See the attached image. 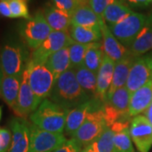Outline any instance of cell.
<instances>
[{
    "mask_svg": "<svg viewBox=\"0 0 152 152\" xmlns=\"http://www.w3.org/2000/svg\"><path fill=\"white\" fill-rule=\"evenodd\" d=\"M49 97L69 111L91 99L80 86L73 69L64 72L56 80Z\"/></svg>",
    "mask_w": 152,
    "mask_h": 152,
    "instance_id": "6da1fadb",
    "label": "cell"
},
{
    "mask_svg": "<svg viewBox=\"0 0 152 152\" xmlns=\"http://www.w3.org/2000/svg\"><path fill=\"white\" fill-rule=\"evenodd\" d=\"M68 113L69 110H66L51 100L45 99L30 116V120L31 124L41 129L63 134Z\"/></svg>",
    "mask_w": 152,
    "mask_h": 152,
    "instance_id": "7a4b0ae2",
    "label": "cell"
},
{
    "mask_svg": "<svg viewBox=\"0 0 152 152\" xmlns=\"http://www.w3.org/2000/svg\"><path fill=\"white\" fill-rule=\"evenodd\" d=\"M30 59L27 46L20 41H9L0 51V65L6 75L22 76Z\"/></svg>",
    "mask_w": 152,
    "mask_h": 152,
    "instance_id": "3957f363",
    "label": "cell"
},
{
    "mask_svg": "<svg viewBox=\"0 0 152 152\" xmlns=\"http://www.w3.org/2000/svg\"><path fill=\"white\" fill-rule=\"evenodd\" d=\"M20 35L22 42L28 48L35 50L40 47L53 31L42 11H37L32 17L20 25Z\"/></svg>",
    "mask_w": 152,
    "mask_h": 152,
    "instance_id": "277c9868",
    "label": "cell"
},
{
    "mask_svg": "<svg viewBox=\"0 0 152 152\" xmlns=\"http://www.w3.org/2000/svg\"><path fill=\"white\" fill-rule=\"evenodd\" d=\"M26 69L30 86L38 99L42 102L52 93L56 81L54 76L45 63L30 59Z\"/></svg>",
    "mask_w": 152,
    "mask_h": 152,
    "instance_id": "5b68a950",
    "label": "cell"
},
{
    "mask_svg": "<svg viewBox=\"0 0 152 152\" xmlns=\"http://www.w3.org/2000/svg\"><path fill=\"white\" fill-rule=\"evenodd\" d=\"M148 19L149 15L133 12L118 24L108 27L114 37L129 48L145 26Z\"/></svg>",
    "mask_w": 152,
    "mask_h": 152,
    "instance_id": "8992f818",
    "label": "cell"
},
{
    "mask_svg": "<svg viewBox=\"0 0 152 152\" xmlns=\"http://www.w3.org/2000/svg\"><path fill=\"white\" fill-rule=\"evenodd\" d=\"M107 126L102 108L90 114L72 138L79 142L84 149L96 141Z\"/></svg>",
    "mask_w": 152,
    "mask_h": 152,
    "instance_id": "52a82bcc",
    "label": "cell"
},
{
    "mask_svg": "<svg viewBox=\"0 0 152 152\" xmlns=\"http://www.w3.org/2000/svg\"><path fill=\"white\" fill-rule=\"evenodd\" d=\"M66 140L63 134L43 130L30 124L31 152H53Z\"/></svg>",
    "mask_w": 152,
    "mask_h": 152,
    "instance_id": "ba28073f",
    "label": "cell"
},
{
    "mask_svg": "<svg viewBox=\"0 0 152 152\" xmlns=\"http://www.w3.org/2000/svg\"><path fill=\"white\" fill-rule=\"evenodd\" d=\"M74 42L69 31H52L42 45L33 50L31 59L46 63L49 57L61 49L69 47Z\"/></svg>",
    "mask_w": 152,
    "mask_h": 152,
    "instance_id": "9c48e42d",
    "label": "cell"
},
{
    "mask_svg": "<svg viewBox=\"0 0 152 152\" xmlns=\"http://www.w3.org/2000/svg\"><path fill=\"white\" fill-rule=\"evenodd\" d=\"M152 81V53L137 58L129 74L126 87L133 93Z\"/></svg>",
    "mask_w": 152,
    "mask_h": 152,
    "instance_id": "30bf717a",
    "label": "cell"
},
{
    "mask_svg": "<svg viewBox=\"0 0 152 152\" xmlns=\"http://www.w3.org/2000/svg\"><path fill=\"white\" fill-rule=\"evenodd\" d=\"M104 105L105 103L97 98H91L80 106L69 110L64 128L66 134L69 136L74 135L78 129L86 121L87 117L94 112L103 108Z\"/></svg>",
    "mask_w": 152,
    "mask_h": 152,
    "instance_id": "8fae6325",
    "label": "cell"
},
{
    "mask_svg": "<svg viewBox=\"0 0 152 152\" xmlns=\"http://www.w3.org/2000/svg\"><path fill=\"white\" fill-rule=\"evenodd\" d=\"M41 102L34 94L28 82V75L26 69L22 75V80L20 92L17 99V102L13 108L14 113L16 116L21 118H25L31 114L38 108Z\"/></svg>",
    "mask_w": 152,
    "mask_h": 152,
    "instance_id": "7c38bea8",
    "label": "cell"
},
{
    "mask_svg": "<svg viewBox=\"0 0 152 152\" xmlns=\"http://www.w3.org/2000/svg\"><path fill=\"white\" fill-rule=\"evenodd\" d=\"M129 133L138 151H150L152 146V125L145 116L138 115L132 119Z\"/></svg>",
    "mask_w": 152,
    "mask_h": 152,
    "instance_id": "4fadbf2b",
    "label": "cell"
},
{
    "mask_svg": "<svg viewBox=\"0 0 152 152\" xmlns=\"http://www.w3.org/2000/svg\"><path fill=\"white\" fill-rule=\"evenodd\" d=\"M12 142L8 152H31L30 123L25 118H16L11 120Z\"/></svg>",
    "mask_w": 152,
    "mask_h": 152,
    "instance_id": "5bb4252c",
    "label": "cell"
},
{
    "mask_svg": "<svg viewBox=\"0 0 152 152\" xmlns=\"http://www.w3.org/2000/svg\"><path fill=\"white\" fill-rule=\"evenodd\" d=\"M100 27L102 35V48L104 54L115 63L124 59L130 54L129 49L114 37L104 20L101 21Z\"/></svg>",
    "mask_w": 152,
    "mask_h": 152,
    "instance_id": "9a60e30c",
    "label": "cell"
},
{
    "mask_svg": "<svg viewBox=\"0 0 152 152\" xmlns=\"http://www.w3.org/2000/svg\"><path fill=\"white\" fill-rule=\"evenodd\" d=\"M115 62L104 55L102 63L97 72V87L96 98L107 103V97L113 82Z\"/></svg>",
    "mask_w": 152,
    "mask_h": 152,
    "instance_id": "2e32d148",
    "label": "cell"
},
{
    "mask_svg": "<svg viewBox=\"0 0 152 152\" xmlns=\"http://www.w3.org/2000/svg\"><path fill=\"white\" fill-rule=\"evenodd\" d=\"M152 103V81L149 82L131 95L129 115L136 117L145 112Z\"/></svg>",
    "mask_w": 152,
    "mask_h": 152,
    "instance_id": "e0dca14e",
    "label": "cell"
},
{
    "mask_svg": "<svg viewBox=\"0 0 152 152\" xmlns=\"http://www.w3.org/2000/svg\"><path fill=\"white\" fill-rule=\"evenodd\" d=\"M136 58H137L129 54L128 57H126L125 58H124V59L120 60L118 62L115 63L113 82H112L110 90H109L108 93H107V100H108L109 98L111 97V96L118 89H119L121 87L126 86L131 67H132Z\"/></svg>",
    "mask_w": 152,
    "mask_h": 152,
    "instance_id": "ac0fdd59",
    "label": "cell"
},
{
    "mask_svg": "<svg viewBox=\"0 0 152 152\" xmlns=\"http://www.w3.org/2000/svg\"><path fill=\"white\" fill-rule=\"evenodd\" d=\"M22 76L6 75H4L1 86L0 96L10 108H14L17 102V99L21 85Z\"/></svg>",
    "mask_w": 152,
    "mask_h": 152,
    "instance_id": "d6986e66",
    "label": "cell"
},
{
    "mask_svg": "<svg viewBox=\"0 0 152 152\" xmlns=\"http://www.w3.org/2000/svg\"><path fill=\"white\" fill-rule=\"evenodd\" d=\"M44 16L53 31H69L71 26V15L57 9L53 4L45 7Z\"/></svg>",
    "mask_w": 152,
    "mask_h": 152,
    "instance_id": "ffe728a7",
    "label": "cell"
},
{
    "mask_svg": "<svg viewBox=\"0 0 152 152\" xmlns=\"http://www.w3.org/2000/svg\"><path fill=\"white\" fill-rule=\"evenodd\" d=\"M152 48V15L149 19L140 34L137 36L134 42L129 48L130 54L135 58L141 57Z\"/></svg>",
    "mask_w": 152,
    "mask_h": 152,
    "instance_id": "44dd1931",
    "label": "cell"
},
{
    "mask_svg": "<svg viewBox=\"0 0 152 152\" xmlns=\"http://www.w3.org/2000/svg\"><path fill=\"white\" fill-rule=\"evenodd\" d=\"M102 20L95 13L90 3L80 5L71 15V25L80 26H99Z\"/></svg>",
    "mask_w": 152,
    "mask_h": 152,
    "instance_id": "7402d4cb",
    "label": "cell"
},
{
    "mask_svg": "<svg viewBox=\"0 0 152 152\" xmlns=\"http://www.w3.org/2000/svg\"><path fill=\"white\" fill-rule=\"evenodd\" d=\"M69 33L72 40L77 43L90 44L101 42V40L102 39L100 26L86 27L71 25L69 29Z\"/></svg>",
    "mask_w": 152,
    "mask_h": 152,
    "instance_id": "603a6c76",
    "label": "cell"
},
{
    "mask_svg": "<svg viewBox=\"0 0 152 152\" xmlns=\"http://www.w3.org/2000/svg\"><path fill=\"white\" fill-rule=\"evenodd\" d=\"M45 64L53 73L55 80H57L64 72L72 69L69 47L61 49L51 55Z\"/></svg>",
    "mask_w": 152,
    "mask_h": 152,
    "instance_id": "cb8c5ba5",
    "label": "cell"
},
{
    "mask_svg": "<svg viewBox=\"0 0 152 152\" xmlns=\"http://www.w3.org/2000/svg\"><path fill=\"white\" fill-rule=\"evenodd\" d=\"M75 73L77 80L82 89L91 98L96 96L97 74L88 69L86 66L81 65L73 69Z\"/></svg>",
    "mask_w": 152,
    "mask_h": 152,
    "instance_id": "d4e9b609",
    "label": "cell"
},
{
    "mask_svg": "<svg viewBox=\"0 0 152 152\" xmlns=\"http://www.w3.org/2000/svg\"><path fill=\"white\" fill-rule=\"evenodd\" d=\"M134 11L120 0H114L105 10L103 20L108 26L118 24Z\"/></svg>",
    "mask_w": 152,
    "mask_h": 152,
    "instance_id": "484cf974",
    "label": "cell"
},
{
    "mask_svg": "<svg viewBox=\"0 0 152 152\" xmlns=\"http://www.w3.org/2000/svg\"><path fill=\"white\" fill-rule=\"evenodd\" d=\"M104 55L105 54L102 42H98L91 43L86 53L83 65L86 66L88 69L97 74L102 63Z\"/></svg>",
    "mask_w": 152,
    "mask_h": 152,
    "instance_id": "4316f807",
    "label": "cell"
},
{
    "mask_svg": "<svg viewBox=\"0 0 152 152\" xmlns=\"http://www.w3.org/2000/svg\"><path fill=\"white\" fill-rule=\"evenodd\" d=\"M130 99L131 93L129 91L127 87L124 86L118 89L107 100V103L110 104L129 118H130L129 115Z\"/></svg>",
    "mask_w": 152,
    "mask_h": 152,
    "instance_id": "83f0119b",
    "label": "cell"
},
{
    "mask_svg": "<svg viewBox=\"0 0 152 152\" xmlns=\"http://www.w3.org/2000/svg\"><path fill=\"white\" fill-rule=\"evenodd\" d=\"M113 143L115 152H134L129 129H126L119 133L115 134Z\"/></svg>",
    "mask_w": 152,
    "mask_h": 152,
    "instance_id": "f1b7e54d",
    "label": "cell"
},
{
    "mask_svg": "<svg viewBox=\"0 0 152 152\" xmlns=\"http://www.w3.org/2000/svg\"><path fill=\"white\" fill-rule=\"evenodd\" d=\"M114 133L110 126H107L102 133L95 141L98 152H115L114 149Z\"/></svg>",
    "mask_w": 152,
    "mask_h": 152,
    "instance_id": "f546056e",
    "label": "cell"
},
{
    "mask_svg": "<svg viewBox=\"0 0 152 152\" xmlns=\"http://www.w3.org/2000/svg\"><path fill=\"white\" fill-rule=\"evenodd\" d=\"M90 44H80L74 42L69 47L72 69H75L84 64L86 53Z\"/></svg>",
    "mask_w": 152,
    "mask_h": 152,
    "instance_id": "4dcf8cb0",
    "label": "cell"
},
{
    "mask_svg": "<svg viewBox=\"0 0 152 152\" xmlns=\"http://www.w3.org/2000/svg\"><path fill=\"white\" fill-rule=\"evenodd\" d=\"M28 1L29 0H9L13 18H24L26 20L31 18L28 9Z\"/></svg>",
    "mask_w": 152,
    "mask_h": 152,
    "instance_id": "1f68e13d",
    "label": "cell"
},
{
    "mask_svg": "<svg viewBox=\"0 0 152 152\" xmlns=\"http://www.w3.org/2000/svg\"><path fill=\"white\" fill-rule=\"evenodd\" d=\"M51 2L57 9L64 11L71 15L79 6L90 3V0H51Z\"/></svg>",
    "mask_w": 152,
    "mask_h": 152,
    "instance_id": "d6a6232c",
    "label": "cell"
},
{
    "mask_svg": "<svg viewBox=\"0 0 152 152\" xmlns=\"http://www.w3.org/2000/svg\"><path fill=\"white\" fill-rule=\"evenodd\" d=\"M104 118L106 121V124L107 126H111L116 122L120 120H127V117H125L123 113H121L119 111H118L113 107H112L110 104L105 103L103 107Z\"/></svg>",
    "mask_w": 152,
    "mask_h": 152,
    "instance_id": "836d02e7",
    "label": "cell"
},
{
    "mask_svg": "<svg viewBox=\"0 0 152 152\" xmlns=\"http://www.w3.org/2000/svg\"><path fill=\"white\" fill-rule=\"evenodd\" d=\"M82 150L83 147L80 145V143L74 138H71L67 140L53 152H82Z\"/></svg>",
    "mask_w": 152,
    "mask_h": 152,
    "instance_id": "e575fe53",
    "label": "cell"
},
{
    "mask_svg": "<svg viewBox=\"0 0 152 152\" xmlns=\"http://www.w3.org/2000/svg\"><path fill=\"white\" fill-rule=\"evenodd\" d=\"M12 142V132L8 129H0V152H8Z\"/></svg>",
    "mask_w": 152,
    "mask_h": 152,
    "instance_id": "d590c367",
    "label": "cell"
},
{
    "mask_svg": "<svg viewBox=\"0 0 152 152\" xmlns=\"http://www.w3.org/2000/svg\"><path fill=\"white\" fill-rule=\"evenodd\" d=\"M114 0H90V5L101 19H103V14L107 7Z\"/></svg>",
    "mask_w": 152,
    "mask_h": 152,
    "instance_id": "8d00e7d4",
    "label": "cell"
},
{
    "mask_svg": "<svg viewBox=\"0 0 152 152\" xmlns=\"http://www.w3.org/2000/svg\"><path fill=\"white\" fill-rule=\"evenodd\" d=\"M129 7L145 8L152 2V0H120Z\"/></svg>",
    "mask_w": 152,
    "mask_h": 152,
    "instance_id": "74e56055",
    "label": "cell"
},
{
    "mask_svg": "<svg viewBox=\"0 0 152 152\" xmlns=\"http://www.w3.org/2000/svg\"><path fill=\"white\" fill-rule=\"evenodd\" d=\"M112 130L113 131L115 134L119 133L121 131L124 130L126 129H129V122L127 120H120L116 122L115 124L110 126Z\"/></svg>",
    "mask_w": 152,
    "mask_h": 152,
    "instance_id": "f35d334b",
    "label": "cell"
},
{
    "mask_svg": "<svg viewBox=\"0 0 152 152\" xmlns=\"http://www.w3.org/2000/svg\"><path fill=\"white\" fill-rule=\"evenodd\" d=\"M0 15L7 18H13L9 4V0L0 1Z\"/></svg>",
    "mask_w": 152,
    "mask_h": 152,
    "instance_id": "ab89813d",
    "label": "cell"
},
{
    "mask_svg": "<svg viewBox=\"0 0 152 152\" xmlns=\"http://www.w3.org/2000/svg\"><path fill=\"white\" fill-rule=\"evenodd\" d=\"M82 152H98L97 148H96V143L94 142L91 145L85 147V148L82 150Z\"/></svg>",
    "mask_w": 152,
    "mask_h": 152,
    "instance_id": "60d3db41",
    "label": "cell"
},
{
    "mask_svg": "<svg viewBox=\"0 0 152 152\" xmlns=\"http://www.w3.org/2000/svg\"><path fill=\"white\" fill-rule=\"evenodd\" d=\"M145 117H146L148 120L150 121V123L152 125V103L151 105L149 107V108L145 111Z\"/></svg>",
    "mask_w": 152,
    "mask_h": 152,
    "instance_id": "b9f144b4",
    "label": "cell"
},
{
    "mask_svg": "<svg viewBox=\"0 0 152 152\" xmlns=\"http://www.w3.org/2000/svg\"><path fill=\"white\" fill-rule=\"evenodd\" d=\"M3 77H4V72L2 70V68H1V65H0V86H1V83H2Z\"/></svg>",
    "mask_w": 152,
    "mask_h": 152,
    "instance_id": "7bdbcfd3",
    "label": "cell"
},
{
    "mask_svg": "<svg viewBox=\"0 0 152 152\" xmlns=\"http://www.w3.org/2000/svg\"><path fill=\"white\" fill-rule=\"evenodd\" d=\"M1 115H2V110H1V107H0V119H1Z\"/></svg>",
    "mask_w": 152,
    "mask_h": 152,
    "instance_id": "ee69618b",
    "label": "cell"
},
{
    "mask_svg": "<svg viewBox=\"0 0 152 152\" xmlns=\"http://www.w3.org/2000/svg\"><path fill=\"white\" fill-rule=\"evenodd\" d=\"M1 1H5V0H1Z\"/></svg>",
    "mask_w": 152,
    "mask_h": 152,
    "instance_id": "f6af8a7d",
    "label": "cell"
}]
</instances>
